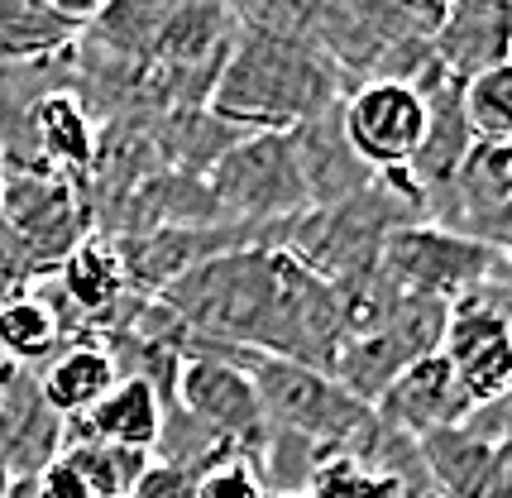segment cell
Here are the masks:
<instances>
[{
	"label": "cell",
	"instance_id": "1",
	"mask_svg": "<svg viewBox=\"0 0 512 498\" xmlns=\"http://www.w3.org/2000/svg\"><path fill=\"white\" fill-rule=\"evenodd\" d=\"M345 96L350 82L312 44L240 34L221 63L206 111L240 135H292L297 125L335 111Z\"/></svg>",
	"mask_w": 512,
	"mask_h": 498
},
{
	"label": "cell",
	"instance_id": "2",
	"mask_svg": "<svg viewBox=\"0 0 512 498\" xmlns=\"http://www.w3.org/2000/svg\"><path fill=\"white\" fill-rule=\"evenodd\" d=\"M278 283L283 249H230L168 283L158 302L178 317L187 336L225 350H259L278 307Z\"/></svg>",
	"mask_w": 512,
	"mask_h": 498
},
{
	"label": "cell",
	"instance_id": "3",
	"mask_svg": "<svg viewBox=\"0 0 512 498\" xmlns=\"http://www.w3.org/2000/svg\"><path fill=\"white\" fill-rule=\"evenodd\" d=\"M426 221L422 192L407 178H379L355 197L335 206H312L288 235V254L297 264H307L316 278L340 283L383 264V249L393 240V230Z\"/></svg>",
	"mask_w": 512,
	"mask_h": 498
},
{
	"label": "cell",
	"instance_id": "4",
	"mask_svg": "<svg viewBox=\"0 0 512 498\" xmlns=\"http://www.w3.org/2000/svg\"><path fill=\"white\" fill-rule=\"evenodd\" d=\"M206 192L225 226H245L264 249L288 245L292 226L312 211L288 135H245L206 173Z\"/></svg>",
	"mask_w": 512,
	"mask_h": 498
},
{
	"label": "cell",
	"instance_id": "5",
	"mask_svg": "<svg viewBox=\"0 0 512 498\" xmlns=\"http://www.w3.org/2000/svg\"><path fill=\"white\" fill-rule=\"evenodd\" d=\"M240 364H245L254 393H259V408H264L268 427L307 436V441H316L335 460L355 451V441L374 422V408L359 403L355 393H345L326 369L273 360V355H259V350H245Z\"/></svg>",
	"mask_w": 512,
	"mask_h": 498
},
{
	"label": "cell",
	"instance_id": "6",
	"mask_svg": "<svg viewBox=\"0 0 512 498\" xmlns=\"http://www.w3.org/2000/svg\"><path fill=\"white\" fill-rule=\"evenodd\" d=\"M446 321H450L446 302H436V297H402L398 307H393V317L383 321L379 331H369V336H359V340H345V345L335 350V360L326 374H331L345 393H355L359 403L374 408L407 364H417L441 350Z\"/></svg>",
	"mask_w": 512,
	"mask_h": 498
},
{
	"label": "cell",
	"instance_id": "7",
	"mask_svg": "<svg viewBox=\"0 0 512 498\" xmlns=\"http://www.w3.org/2000/svg\"><path fill=\"white\" fill-rule=\"evenodd\" d=\"M503 264V254L484 240H474L465 230L417 221V226L393 230V240L383 249V269L407 297H436V302H460L474 293L493 269Z\"/></svg>",
	"mask_w": 512,
	"mask_h": 498
},
{
	"label": "cell",
	"instance_id": "8",
	"mask_svg": "<svg viewBox=\"0 0 512 498\" xmlns=\"http://www.w3.org/2000/svg\"><path fill=\"white\" fill-rule=\"evenodd\" d=\"M0 226L20 240L34 273H53L96 230V211L87 187H72L53 173H5Z\"/></svg>",
	"mask_w": 512,
	"mask_h": 498
},
{
	"label": "cell",
	"instance_id": "9",
	"mask_svg": "<svg viewBox=\"0 0 512 498\" xmlns=\"http://www.w3.org/2000/svg\"><path fill=\"white\" fill-rule=\"evenodd\" d=\"M240 355H187L178 369L173 403L187 417H197L206 431H216L225 446H235L245 460H254V451L268 436V422Z\"/></svg>",
	"mask_w": 512,
	"mask_h": 498
},
{
	"label": "cell",
	"instance_id": "10",
	"mask_svg": "<svg viewBox=\"0 0 512 498\" xmlns=\"http://www.w3.org/2000/svg\"><path fill=\"white\" fill-rule=\"evenodd\" d=\"M340 125L379 178H407L426 135V111L407 82H364L340 101Z\"/></svg>",
	"mask_w": 512,
	"mask_h": 498
},
{
	"label": "cell",
	"instance_id": "11",
	"mask_svg": "<svg viewBox=\"0 0 512 498\" xmlns=\"http://www.w3.org/2000/svg\"><path fill=\"white\" fill-rule=\"evenodd\" d=\"M441 355L455 364L474 408L498 403L503 393H512V326L493 307H484L474 293L450 302Z\"/></svg>",
	"mask_w": 512,
	"mask_h": 498
},
{
	"label": "cell",
	"instance_id": "12",
	"mask_svg": "<svg viewBox=\"0 0 512 498\" xmlns=\"http://www.w3.org/2000/svg\"><path fill=\"white\" fill-rule=\"evenodd\" d=\"M67 446V417L48 408L39 374L34 369H10L0 388V465L10 479H39L63 455Z\"/></svg>",
	"mask_w": 512,
	"mask_h": 498
},
{
	"label": "cell",
	"instance_id": "13",
	"mask_svg": "<svg viewBox=\"0 0 512 498\" xmlns=\"http://www.w3.org/2000/svg\"><path fill=\"white\" fill-rule=\"evenodd\" d=\"M469 412H474V398L465 393L455 364L441 350L417 364H407L398 379L388 384V393L374 403V417L383 427L402 431L412 441H422V436H431L441 427H460Z\"/></svg>",
	"mask_w": 512,
	"mask_h": 498
},
{
	"label": "cell",
	"instance_id": "14",
	"mask_svg": "<svg viewBox=\"0 0 512 498\" xmlns=\"http://www.w3.org/2000/svg\"><path fill=\"white\" fill-rule=\"evenodd\" d=\"M431 53L460 82L503 68L512 58V0H450L431 34Z\"/></svg>",
	"mask_w": 512,
	"mask_h": 498
},
{
	"label": "cell",
	"instance_id": "15",
	"mask_svg": "<svg viewBox=\"0 0 512 498\" xmlns=\"http://www.w3.org/2000/svg\"><path fill=\"white\" fill-rule=\"evenodd\" d=\"M29 139L34 154L53 178L87 187L96 168V144H101V120L87 111L77 91H48L29 111Z\"/></svg>",
	"mask_w": 512,
	"mask_h": 498
},
{
	"label": "cell",
	"instance_id": "16",
	"mask_svg": "<svg viewBox=\"0 0 512 498\" xmlns=\"http://www.w3.org/2000/svg\"><path fill=\"white\" fill-rule=\"evenodd\" d=\"M288 139H292V154H297L302 187H307V202L312 206H335L379 182V173L350 149L345 125H340V106L307 120V125H297Z\"/></svg>",
	"mask_w": 512,
	"mask_h": 498
},
{
	"label": "cell",
	"instance_id": "17",
	"mask_svg": "<svg viewBox=\"0 0 512 498\" xmlns=\"http://www.w3.org/2000/svg\"><path fill=\"white\" fill-rule=\"evenodd\" d=\"M417 451H422L426 479H431V494L436 498H489L503 446L469 412L460 427H441L431 436H422Z\"/></svg>",
	"mask_w": 512,
	"mask_h": 498
},
{
	"label": "cell",
	"instance_id": "18",
	"mask_svg": "<svg viewBox=\"0 0 512 498\" xmlns=\"http://www.w3.org/2000/svg\"><path fill=\"white\" fill-rule=\"evenodd\" d=\"M163 417H168L163 393H158L149 379L120 374L111 384V393H106L87 417H72V422H67V441H72V436H91V441H115V446L154 455Z\"/></svg>",
	"mask_w": 512,
	"mask_h": 498
},
{
	"label": "cell",
	"instance_id": "19",
	"mask_svg": "<svg viewBox=\"0 0 512 498\" xmlns=\"http://www.w3.org/2000/svg\"><path fill=\"white\" fill-rule=\"evenodd\" d=\"M53 278H58V288L67 293V302L87 317L91 336L134 297L130 278H125V264H120V249H115V240H106L101 230H91L87 240L53 269Z\"/></svg>",
	"mask_w": 512,
	"mask_h": 498
},
{
	"label": "cell",
	"instance_id": "20",
	"mask_svg": "<svg viewBox=\"0 0 512 498\" xmlns=\"http://www.w3.org/2000/svg\"><path fill=\"white\" fill-rule=\"evenodd\" d=\"M115 379H120V369H115L111 350L96 336L72 340L67 350H58V355L39 369V388H44L48 408L58 412V417H67V422H72V417H87V412L111 393Z\"/></svg>",
	"mask_w": 512,
	"mask_h": 498
},
{
	"label": "cell",
	"instance_id": "21",
	"mask_svg": "<svg viewBox=\"0 0 512 498\" xmlns=\"http://www.w3.org/2000/svg\"><path fill=\"white\" fill-rule=\"evenodd\" d=\"M149 135L158 144L163 168H178V173H192V178H206L221 163L225 149L245 139L235 125H225L221 115H211L206 106L149 115Z\"/></svg>",
	"mask_w": 512,
	"mask_h": 498
},
{
	"label": "cell",
	"instance_id": "22",
	"mask_svg": "<svg viewBox=\"0 0 512 498\" xmlns=\"http://www.w3.org/2000/svg\"><path fill=\"white\" fill-rule=\"evenodd\" d=\"M82 39V29L63 20L58 10L34 0H0V68H29L63 58Z\"/></svg>",
	"mask_w": 512,
	"mask_h": 498
},
{
	"label": "cell",
	"instance_id": "23",
	"mask_svg": "<svg viewBox=\"0 0 512 498\" xmlns=\"http://www.w3.org/2000/svg\"><path fill=\"white\" fill-rule=\"evenodd\" d=\"M58 350H67V336L58 331V321L34 293L10 297L0 307V355L20 369H44Z\"/></svg>",
	"mask_w": 512,
	"mask_h": 498
},
{
	"label": "cell",
	"instance_id": "24",
	"mask_svg": "<svg viewBox=\"0 0 512 498\" xmlns=\"http://www.w3.org/2000/svg\"><path fill=\"white\" fill-rule=\"evenodd\" d=\"M63 460L87 479L96 498H130L139 489V479L149 475V465H154L149 451H130V446H115V441H91V436H72L63 446Z\"/></svg>",
	"mask_w": 512,
	"mask_h": 498
},
{
	"label": "cell",
	"instance_id": "25",
	"mask_svg": "<svg viewBox=\"0 0 512 498\" xmlns=\"http://www.w3.org/2000/svg\"><path fill=\"white\" fill-rule=\"evenodd\" d=\"M465 120L474 144H512V63L469 77Z\"/></svg>",
	"mask_w": 512,
	"mask_h": 498
},
{
	"label": "cell",
	"instance_id": "26",
	"mask_svg": "<svg viewBox=\"0 0 512 498\" xmlns=\"http://www.w3.org/2000/svg\"><path fill=\"white\" fill-rule=\"evenodd\" d=\"M240 34H268V39H297L307 44L312 0H225Z\"/></svg>",
	"mask_w": 512,
	"mask_h": 498
},
{
	"label": "cell",
	"instance_id": "27",
	"mask_svg": "<svg viewBox=\"0 0 512 498\" xmlns=\"http://www.w3.org/2000/svg\"><path fill=\"white\" fill-rule=\"evenodd\" d=\"M197 498H268L259 470L249 465L245 455L225 460V465H211L197 475Z\"/></svg>",
	"mask_w": 512,
	"mask_h": 498
},
{
	"label": "cell",
	"instance_id": "28",
	"mask_svg": "<svg viewBox=\"0 0 512 498\" xmlns=\"http://www.w3.org/2000/svg\"><path fill=\"white\" fill-rule=\"evenodd\" d=\"M34 278H39V273H34V264H29V254L20 249V240L0 226V307H5L10 297L29 293Z\"/></svg>",
	"mask_w": 512,
	"mask_h": 498
},
{
	"label": "cell",
	"instance_id": "29",
	"mask_svg": "<svg viewBox=\"0 0 512 498\" xmlns=\"http://www.w3.org/2000/svg\"><path fill=\"white\" fill-rule=\"evenodd\" d=\"M130 498H197V475L192 470H178V465H163L154 460L149 475L139 479V489Z\"/></svg>",
	"mask_w": 512,
	"mask_h": 498
},
{
	"label": "cell",
	"instance_id": "30",
	"mask_svg": "<svg viewBox=\"0 0 512 498\" xmlns=\"http://www.w3.org/2000/svg\"><path fill=\"white\" fill-rule=\"evenodd\" d=\"M34 498H96V494H91L87 479L77 475V470L67 465L63 455H58V460L48 465L44 475L34 479Z\"/></svg>",
	"mask_w": 512,
	"mask_h": 498
},
{
	"label": "cell",
	"instance_id": "31",
	"mask_svg": "<svg viewBox=\"0 0 512 498\" xmlns=\"http://www.w3.org/2000/svg\"><path fill=\"white\" fill-rule=\"evenodd\" d=\"M34 5H48V10H58V15L72 20L77 29H87V24L101 15V5H106V0H34Z\"/></svg>",
	"mask_w": 512,
	"mask_h": 498
},
{
	"label": "cell",
	"instance_id": "32",
	"mask_svg": "<svg viewBox=\"0 0 512 498\" xmlns=\"http://www.w3.org/2000/svg\"><path fill=\"white\" fill-rule=\"evenodd\" d=\"M393 5H402L407 15H417V20H426L431 29H436V24H441V15H446L450 0H393Z\"/></svg>",
	"mask_w": 512,
	"mask_h": 498
},
{
	"label": "cell",
	"instance_id": "33",
	"mask_svg": "<svg viewBox=\"0 0 512 498\" xmlns=\"http://www.w3.org/2000/svg\"><path fill=\"white\" fill-rule=\"evenodd\" d=\"M489 498H512V451L498 455V475H493Z\"/></svg>",
	"mask_w": 512,
	"mask_h": 498
},
{
	"label": "cell",
	"instance_id": "34",
	"mask_svg": "<svg viewBox=\"0 0 512 498\" xmlns=\"http://www.w3.org/2000/svg\"><path fill=\"white\" fill-rule=\"evenodd\" d=\"M5 498H34V479H15V484H10V494Z\"/></svg>",
	"mask_w": 512,
	"mask_h": 498
},
{
	"label": "cell",
	"instance_id": "35",
	"mask_svg": "<svg viewBox=\"0 0 512 498\" xmlns=\"http://www.w3.org/2000/svg\"><path fill=\"white\" fill-rule=\"evenodd\" d=\"M10 484H15V479H10V470H5V465H0V498L10 494Z\"/></svg>",
	"mask_w": 512,
	"mask_h": 498
},
{
	"label": "cell",
	"instance_id": "36",
	"mask_svg": "<svg viewBox=\"0 0 512 498\" xmlns=\"http://www.w3.org/2000/svg\"><path fill=\"white\" fill-rule=\"evenodd\" d=\"M0 197H5V178H0Z\"/></svg>",
	"mask_w": 512,
	"mask_h": 498
},
{
	"label": "cell",
	"instance_id": "37",
	"mask_svg": "<svg viewBox=\"0 0 512 498\" xmlns=\"http://www.w3.org/2000/svg\"><path fill=\"white\" fill-rule=\"evenodd\" d=\"M508 63H512V58H508Z\"/></svg>",
	"mask_w": 512,
	"mask_h": 498
}]
</instances>
